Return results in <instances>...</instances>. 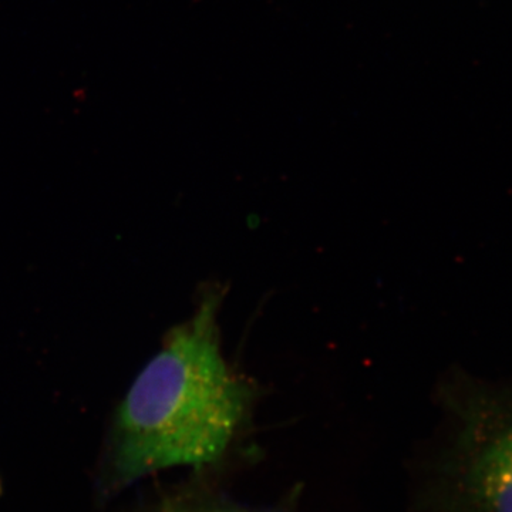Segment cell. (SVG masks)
I'll return each instance as SVG.
<instances>
[{"mask_svg": "<svg viewBox=\"0 0 512 512\" xmlns=\"http://www.w3.org/2000/svg\"><path fill=\"white\" fill-rule=\"evenodd\" d=\"M222 293L202 295L190 319L131 384L114 429V478L130 484L174 467H204L224 456L252 400L251 384L221 349Z\"/></svg>", "mask_w": 512, "mask_h": 512, "instance_id": "cell-1", "label": "cell"}, {"mask_svg": "<svg viewBox=\"0 0 512 512\" xmlns=\"http://www.w3.org/2000/svg\"><path fill=\"white\" fill-rule=\"evenodd\" d=\"M450 390L458 427L444 474V508L512 512V382L463 377Z\"/></svg>", "mask_w": 512, "mask_h": 512, "instance_id": "cell-2", "label": "cell"}]
</instances>
